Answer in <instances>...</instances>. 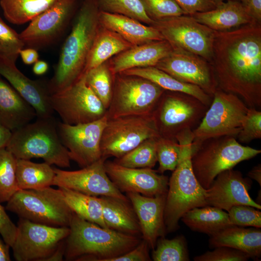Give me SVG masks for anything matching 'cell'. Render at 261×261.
I'll use <instances>...</instances> for the list:
<instances>
[{"mask_svg":"<svg viewBox=\"0 0 261 261\" xmlns=\"http://www.w3.org/2000/svg\"><path fill=\"white\" fill-rule=\"evenodd\" d=\"M210 63L219 88L261 107V24L215 31Z\"/></svg>","mask_w":261,"mask_h":261,"instance_id":"6da1fadb","label":"cell"},{"mask_svg":"<svg viewBox=\"0 0 261 261\" xmlns=\"http://www.w3.org/2000/svg\"><path fill=\"white\" fill-rule=\"evenodd\" d=\"M97 0H83L72 20L52 78L48 80L51 94L63 90L84 74L87 59L100 27Z\"/></svg>","mask_w":261,"mask_h":261,"instance_id":"7a4b0ae2","label":"cell"},{"mask_svg":"<svg viewBox=\"0 0 261 261\" xmlns=\"http://www.w3.org/2000/svg\"><path fill=\"white\" fill-rule=\"evenodd\" d=\"M65 240L67 260L108 261L130 250L141 240L138 236L102 227L73 213Z\"/></svg>","mask_w":261,"mask_h":261,"instance_id":"3957f363","label":"cell"},{"mask_svg":"<svg viewBox=\"0 0 261 261\" xmlns=\"http://www.w3.org/2000/svg\"><path fill=\"white\" fill-rule=\"evenodd\" d=\"M175 139L181 150L176 167L169 179L166 197L164 220L169 232L179 228V220L188 211L207 206L206 189L197 180L191 166L192 130L181 133Z\"/></svg>","mask_w":261,"mask_h":261,"instance_id":"277c9868","label":"cell"},{"mask_svg":"<svg viewBox=\"0 0 261 261\" xmlns=\"http://www.w3.org/2000/svg\"><path fill=\"white\" fill-rule=\"evenodd\" d=\"M57 122L53 116L36 118L12 131L6 148L17 159L41 158L51 165L70 167L69 151L58 136Z\"/></svg>","mask_w":261,"mask_h":261,"instance_id":"5b68a950","label":"cell"},{"mask_svg":"<svg viewBox=\"0 0 261 261\" xmlns=\"http://www.w3.org/2000/svg\"><path fill=\"white\" fill-rule=\"evenodd\" d=\"M261 153L260 149L243 145L233 136L211 138L192 143V168L200 185L206 189L218 174Z\"/></svg>","mask_w":261,"mask_h":261,"instance_id":"8992f818","label":"cell"},{"mask_svg":"<svg viewBox=\"0 0 261 261\" xmlns=\"http://www.w3.org/2000/svg\"><path fill=\"white\" fill-rule=\"evenodd\" d=\"M7 203L5 209L19 218L54 227H69L74 213L60 188L50 187L19 189Z\"/></svg>","mask_w":261,"mask_h":261,"instance_id":"52a82bcc","label":"cell"},{"mask_svg":"<svg viewBox=\"0 0 261 261\" xmlns=\"http://www.w3.org/2000/svg\"><path fill=\"white\" fill-rule=\"evenodd\" d=\"M11 248L16 261H62L69 227H54L19 218Z\"/></svg>","mask_w":261,"mask_h":261,"instance_id":"ba28073f","label":"cell"},{"mask_svg":"<svg viewBox=\"0 0 261 261\" xmlns=\"http://www.w3.org/2000/svg\"><path fill=\"white\" fill-rule=\"evenodd\" d=\"M165 90L140 76L119 73L114 75L108 119L152 114Z\"/></svg>","mask_w":261,"mask_h":261,"instance_id":"9c48e42d","label":"cell"},{"mask_svg":"<svg viewBox=\"0 0 261 261\" xmlns=\"http://www.w3.org/2000/svg\"><path fill=\"white\" fill-rule=\"evenodd\" d=\"M208 108L191 95L165 90L153 112L160 136L176 140L179 134L198 126Z\"/></svg>","mask_w":261,"mask_h":261,"instance_id":"30bf717a","label":"cell"},{"mask_svg":"<svg viewBox=\"0 0 261 261\" xmlns=\"http://www.w3.org/2000/svg\"><path fill=\"white\" fill-rule=\"evenodd\" d=\"M248 109L238 96L218 87L200 123L192 130V143L223 136L236 138Z\"/></svg>","mask_w":261,"mask_h":261,"instance_id":"8fae6325","label":"cell"},{"mask_svg":"<svg viewBox=\"0 0 261 261\" xmlns=\"http://www.w3.org/2000/svg\"><path fill=\"white\" fill-rule=\"evenodd\" d=\"M160 136L153 113L108 119L101 138L102 157L119 158L144 141Z\"/></svg>","mask_w":261,"mask_h":261,"instance_id":"7c38bea8","label":"cell"},{"mask_svg":"<svg viewBox=\"0 0 261 261\" xmlns=\"http://www.w3.org/2000/svg\"><path fill=\"white\" fill-rule=\"evenodd\" d=\"M156 29L174 51H182L199 56L211 62L215 31L184 14L154 21Z\"/></svg>","mask_w":261,"mask_h":261,"instance_id":"4fadbf2b","label":"cell"},{"mask_svg":"<svg viewBox=\"0 0 261 261\" xmlns=\"http://www.w3.org/2000/svg\"><path fill=\"white\" fill-rule=\"evenodd\" d=\"M50 102L62 122L69 125L93 122L106 115L107 109L87 85L85 74L66 89L52 94Z\"/></svg>","mask_w":261,"mask_h":261,"instance_id":"5bb4252c","label":"cell"},{"mask_svg":"<svg viewBox=\"0 0 261 261\" xmlns=\"http://www.w3.org/2000/svg\"><path fill=\"white\" fill-rule=\"evenodd\" d=\"M79 0H58L19 33L26 48L40 49L58 41L72 20Z\"/></svg>","mask_w":261,"mask_h":261,"instance_id":"9a60e30c","label":"cell"},{"mask_svg":"<svg viewBox=\"0 0 261 261\" xmlns=\"http://www.w3.org/2000/svg\"><path fill=\"white\" fill-rule=\"evenodd\" d=\"M107 120L106 115L97 120L77 125L57 122L58 136L71 160L83 168L102 158L100 144Z\"/></svg>","mask_w":261,"mask_h":261,"instance_id":"2e32d148","label":"cell"},{"mask_svg":"<svg viewBox=\"0 0 261 261\" xmlns=\"http://www.w3.org/2000/svg\"><path fill=\"white\" fill-rule=\"evenodd\" d=\"M106 160L102 157L94 163L75 171L54 168L53 186L88 195L109 196L129 202L128 197L115 186L107 175L104 167Z\"/></svg>","mask_w":261,"mask_h":261,"instance_id":"e0dca14e","label":"cell"},{"mask_svg":"<svg viewBox=\"0 0 261 261\" xmlns=\"http://www.w3.org/2000/svg\"><path fill=\"white\" fill-rule=\"evenodd\" d=\"M155 67L180 81L199 87L212 97L218 88L211 63L197 55L174 51Z\"/></svg>","mask_w":261,"mask_h":261,"instance_id":"ac0fdd59","label":"cell"},{"mask_svg":"<svg viewBox=\"0 0 261 261\" xmlns=\"http://www.w3.org/2000/svg\"><path fill=\"white\" fill-rule=\"evenodd\" d=\"M106 174L120 191L154 197L167 194L169 179L152 168H132L105 161Z\"/></svg>","mask_w":261,"mask_h":261,"instance_id":"d6986e66","label":"cell"},{"mask_svg":"<svg viewBox=\"0 0 261 261\" xmlns=\"http://www.w3.org/2000/svg\"><path fill=\"white\" fill-rule=\"evenodd\" d=\"M251 181L244 177L242 173L230 169L218 174L211 186L206 189L207 205L215 206L228 211L232 206L247 205L258 209L261 204L250 196L248 190Z\"/></svg>","mask_w":261,"mask_h":261,"instance_id":"ffe728a7","label":"cell"},{"mask_svg":"<svg viewBox=\"0 0 261 261\" xmlns=\"http://www.w3.org/2000/svg\"><path fill=\"white\" fill-rule=\"evenodd\" d=\"M0 75L34 109L36 118L53 116L54 113L50 102L51 93L48 80H32L25 75L11 63L0 59Z\"/></svg>","mask_w":261,"mask_h":261,"instance_id":"44dd1931","label":"cell"},{"mask_svg":"<svg viewBox=\"0 0 261 261\" xmlns=\"http://www.w3.org/2000/svg\"><path fill=\"white\" fill-rule=\"evenodd\" d=\"M138 220L141 232L149 247L154 249L159 237L166 231L164 214L166 194L154 197L137 193H127Z\"/></svg>","mask_w":261,"mask_h":261,"instance_id":"7402d4cb","label":"cell"},{"mask_svg":"<svg viewBox=\"0 0 261 261\" xmlns=\"http://www.w3.org/2000/svg\"><path fill=\"white\" fill-rule=\"evenodd\" d=\"M174 50L165 40L133 46L108 60L110 70L115 75L126 70L141 67H155Z\"/></svg>","mask_w":261,"mask_h":261,"instance_id":"603a6c76","label":"cell"},{"mask_svg":"<svg viewBox=\"0 0 261 261\" xmlns=\"http://www.w3.org/2000/svg\"><path fill=\"white\" fill-rule=\"evenodd\" d=\"M35 118L33 107L0 75V122L13 131Z\"/></svg>","mask_w":261,"mask_h":261,"instance_id":"cb8c5ba5","label":"cell"},{"mask_svg":"<svg viewBox=\"0 0 261 261\" xmlns=\"http://www.w3.org/2000/svg\"><path fill=\"white\" fill-rule=\"evenodd\" d=\"M189 15L215 31H228L256 22L238 0L224 1L213 10Z\"/></svg>","mask_w":261,"mask_h":261,"instance_id":"d4e9b609","label":"cell"},{"mask_svg":"<svg viewBox=\"0 0 261 261\" xmlns=\"http://www.w3.org/2000/svg\"><path fill=\"white\" fill-rule=\"evenodd\" d=\"M99 19L102 26L118 33L133 46L164 40L153 26L125 15L100 11Z\"/></svg>","mask_w":261,"mask_h":261,"instance_id":"484cf974","label":"cell"},{"mask_svg":"<svg viewBox=\"0 0 261 261\" xmlns=\"http://www.w3.org/2000/svg\"><path fill=\"white\" fill-rule=\"evenodd\" d=\"M210 248L230 247L248 254L250 258L261 256V231L260 228H245L232 225L210 236Z\"/></svg>","mask_w":261,"mask_h":261,"instance_id":"4316f807","label":"cell"},{"mask_svg":"<svg viewBox=\"0 0 261 261\" xmlns=\"http://www.w3.org/2000/svg\"><path fill=\"white\" fill-rule=\"evenodd\" d=\"M104 222L108 228L131 235L141 233L136 214L129 202L109 196L100 197Z\"/></svg>","mask_w":261,"mask_h":261,"instance_id":"83f0119b","label":"cell"},{"mask_svg":"<svg viewBox=\"0 0 261 261\" xmlns=\"http://www.w3.org/2000/svg\"><path fill=\"white\" fill-rule=\"evenodd\" d=\"M121 73L143 77L156 84L165 90L191 95L208 107L212 101L213 97L199 87L180 81L155 67L132 68Z\"/></svg>","mask_w":261,"mask_h":261,"instance_id":"f1b7e54d","label":"cell"},{"mask_svg":"<svg viewBox=\"0 0 261 261\" xmlns=\"http://www.w3.org/2000/svg\"><path fill=\"white\" fill-rule=\"evenodd\" d=\"M133 46L118 33L100 24L84 71L89 70L108 61L112 57Z\"/></svg>","mask_w":261,"mask_h":261,"instance_id":"f546056e","label":"cell"},{"mask_svg":"<svg viewBox=\"0 0 261 261\" xmlns=\"http://www.w3.org/2000/svg\"><path fill=\"white\" fill-rule=\"evenodd\" d=\"M181 219L192 231L209 236L233 225L228 213L209 205L194 208L186 212Z\"/></svg>","mask_w":261,"mask_h":261,"instance_id":"4dcf8cb0","label":"cell"},{"mask_svg":"<svg viewBox=\"0 0 261 261\" xmlns=\"http://www.w3.org/2000/svg\"><path fill=\"white\" fill-rule=\"evenodd\" d=\"M55 173L51 165L29 160L17 159L16 178L19 189H37L53 185Z\"/></svg>","mask_w":261,"mask_h":261,"instance_id":"1f68e13d","label":"cell"},{"mask_svg":"<svg viewBox=\"0 0 261 261\" xmlns=\"http://www.w3.org/2000/svg\"><path fill=\"white\" fill-rule=\"evenodd\" d=\"M58 188L61 190L67 204L74 214L88 221L108 228L103 218L100 197L64 188Z\"/></svg>","mask_w":261,"mask_h":261,"instance_id":"d6a6232c","label":"cell"},{"mask_svg":"<svg viewBox=\"0 0 261 261\" xmlns=\"http://www.w3.org/2000/svg\"><path fill=\"white\" fill-rule=\"evenodd\" d=\"M58 0H0L6 20L21 25L30 21Z\"/></svg>","mask_w":261,"mask_h":261,"instance_id":"836d02e7","label":"cell"},{"mask_svg":"<svg viewBox=\"0 0 261 261\" xmlns=\"http://www.w3.org/2000/svg\"><path fill=\"white\" fill-rule=\"evenodd\" d=\"M85 74L87 85L107 110L112 97L114 78L108 60L89 70Z\"/></svg>","mask_w":261,"mask_h":261,"instance_id":"e575fe53","label":"cell"},{"mask_svg":"<svg viewBox=\"0 0 261 261\" xmlns=\"http://www.w3.org/2000/svg\"><path fill=\"white\" fill-rule=\"evenodd\" d=\"M158 137L148 139L114 161L126 167L152 168L157 162L156 142Z\"/></svg>","mask_w":261,"mask_h":261,"instance_id":"d590c367","label":"cell"},{"mask_svg":"<svg viewBox=\"0 0 261 261\" xmlns=\"http://www.w3.org/2000/svg\"><path fill=\"white\" fill-rule=\"evenodd\" d=\"M17 159L6 148L0 149V202H7L19 190L16 178Z\"/></svg>","mask_w":261,"mask_h":261,"instance_id":"8d00e7d4","label":"cell"},{"mask_svg":"<svg viewBox=\"0 0 261 261\" xmlns=\"http://www.w3.org/2000/svg\"><path fill=\"white\" fill-rule=\"evenodd\" d=\"M101 12L125 15L151 25L154 21L145 13L140 0H97Z\"/></svg>","mask_w":261,"mask_h":261,"instance_id":"74e56055","label":"cell"},{"mask_svg":"<svg viewBox=\"0 0 261 261\" xmlns=\"http://www.w3.org/2000/svg\"><path fill=\"white\" fill-rule=\"evenodd\" d=\"M159 240L152 252L153 261H189L186 240L183 236H178L172 239L161 237Z\"/></svg>","mask_w":261,"mask_h":261,"instance_id":"f35d334b","label":"cell"},{"mask_svg":"<svg viewBox=\"0 0 261 261\" xmlns=\"http://www.w3.org/2000/svg\"><path fill=\"white\" fill-rule=\"evenodd\" d=\"M25 47L17 33L0 16V59L15 64L21 50Z\"/></svg>","mask_w":261,"mask_h":261,"instance_id":"ab89813d","label":"cell"},{"mask_svg":"<svg viewBox=\"0 0 261 261\" xmlns=\"http://www.w3.org/2000/svg\"><path fill=\"white\" fill-rule=\"evenodd\" d=\"M181 147L175 140L159 137L156 142L157 161L159 167L157 172L162 174L165 171L174 170L178 164Z\"/></svg>","mask_w":261,"mask_h":261,"instance_id":"60d3db41","label":"cell"},{"mask_svg":"<svg viewBox=\"0 0 261 261\" xmlns=\"http://www.w3.org/2000/svg\"><path fill=\"white\" fill-rule=\"evenodd\" d=\"M147 16L153 21L185 14L174 0H140Z\"/></svg>","mask_w":261,"mask_h":261,"instance_id":"b9f144b4","label":"cell"},{"mask_svg":"<svg viewBox=\"0 0 261 261\" xmlns=\"http://www.w3.org/2000/svg\"><path fill=\"white\" fill-rule=\"evenodd\" d=\"M228 212L230 221L233 225L261 228V212L256 208L239 205L232 206Z\"/></svg>","mask_w":261,"mask_h":261,"instance_id":"7bdbcfd3","label":"cell"},{"mask_svg":"<svg viewBox=\"0 0 261 261\" xmlns=\"http://www.w3.org/2000/svg\"><path fill=\"white\" fill-rule=\"evenodd\" d=\"M261 138V112L257 108L248 107L236 139L239 143L248 144Z\"/></svg>","mask_w":261,"mask_h":261,"instance_id":"ee69618b","label":"cell"},{"mask_svg":"<svg viewBox=\"0 0 261 261\" xmlns=\"http://www.w3.org/2000/svg\"><path fill=\"white\" fill-rule=\"evenodd\" d=\"M250 256L241 251L228 247L219 246L211 251L196 256L195 261H246Z\"/></svg>","mask_w":261,"mask_h":261,"instance_id":"f6af8a7d","label":"cell"},{"mask_svg":"<svg viewBox=\"0 0 261 261\" xmlns=\"http://www.w3.org/2000/svg\"><path fill=\"white\" fill-rule=\"evenodd\" d=\"M185 14L204 12L215 9L216 5L212 0H174Z\"/></svg>","mask_w":261,"mask_h":261,"instance_id":"bcb514c9","label":"cell"},{"mask_svg":"<svg viewBox=\"0 0 261 261\" xmlns=\"http://www.w3.org/2000/svg\"><path fill=\"white\" fill-rule=\"evenodd\" d=\"M149 246L143 239L135 247L118 257L108 261H150L148 253Z\"/></svg>","mask_w":261,"mask_h":261,"instance_id":"7dc6e473","label":"cell"},{"mask_svg":"<svg viewBox=\"0 0 261 261\" xmlns=\"http://www.w3.org/2000/svg\"><path fill=\"white\" fill-rule=\"evenodd\" d=\"M0 202V234L3 240L11 247L13 246L16 232V226L6 213Z\"/></svg>","mask_w":261,"mask_h":261,"instance_id":"c3c4849f","label":"cell"},{"mask_svg":"<svg viewBox=\"0 0 261 261\" xmlns=\"http://www.w3.org/2000/svg\"><path fill=\"white\" fill-rule=\"evenodd\" d=\"M240 2L255 22L261 24V0H241Z\"/></svg>","mask_w":261,"mask_h":261,"instance_id":"681fc988","label":"cell"},{"mask_svg":"<svg viewBox=\"0 0 261 261\" xmlns=\"http://www.w3.org/2000/svg\"><path fill=\"white\" fill-rule=\"evenodd\" d=\"M19 56L24 63L26 65L34 64L39 60L37 50L32 48H23L19 52Z\"/></svg>","mask_w":261,"mask_h":261,"instance_id":"f907efd6","label":"cell"},{"mask_svg":"<svg viewBox=\"0 0 261 261\" xmlns=\"http://www.w3.org/2000/svg\"><path fill=\"white\" fill-rule=\"evenodd\" d=\"M12 135V131L0 122V149L6 148Z\"/></svg>","mask_w":261,"mask_h":261,"instance_id":"816d5d0a","label":"cell"},{"mask_svg":"<svg viewBox=\"0 0 261 261\" xmlns=\"http://www.w3.org/2000/svg\"><path fill=\"white\" fill-rule=\"evenodd\" d=\"M48 69V64L46 62L42 60H38L34 63L32 71L36 75H41L45 73Z\"/></svg>","mask_w":261,"mask_h":261,"instance_id":"f5cc1de1","label":"cell"},{"mask_svg":"<svg viewBox=\"0 0 261 261\" xmlns=\"http://www.w3.org/2000/svg\"><path fill=\"white\" fill-rule=\"evenodd\" d=\"M10 247H11L0 238V261H11Z\"/></svg>","mask_w":261,"mask_h":261,"instance_id":"db71d44e","label":"cell"},{"mask_svg":"<svg viewBox=\"0 0 261 261\" xmlns=\"http://www.w3.org/2000/svg\"><path fill=\"white\" fill-rule=\"evenodd\" d=\"M247 176L251 179L256 180L261 186V165H258L253 167L247 173Z\"/></svg>","mask_w":261,"mask_h":261,"instance_id":"11a10c76","label":"cell"},{"mask_svg":"<svg viewBox=\"0 0 261 261\" xmlns=\"http://www.w3.org/2000/svg\"><path fill=\"white\" fill-rule=\"evenodd\" d=\"M216 4V6L218 4H219L220 3L224 2V1H227V0H212ZM238 0V1H240L241 0Z\"/></svg>","mask_w":261,"mask_h":261,"instance_id":"9f6ffc18","label":"cell"}]
</instances>
